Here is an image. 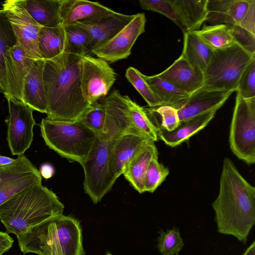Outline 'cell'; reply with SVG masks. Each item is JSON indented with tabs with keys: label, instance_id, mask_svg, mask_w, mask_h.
Instances as JSON below:
<instances>
[{
	"label": "cell",
	"instance_id": "1",
	"mask_svg": "<svg viewBox=\"0 0 255 255\" xmlns=\"http://www.w3.org/2000/svg\"><path fill=\"white\" fill-rule=\"evenodd\" d=\"M212 206L218 232L245 244L255 223V187L229 158L223 160L219 192Z\"/></svg>",
	"mask_w": 255,
	"mask_h": 255
},
{
	"label": "cell",
	"instance_id": "2",
	"mask_svg": "<svg viewBox=\"0 0 255 255\" xmlns=\"http://www.w3.org/2000/svg\"><path fill=\"white\" fill-rule=\"evenodd\" d=\"M82 57L64 52L45 60L43 80L47 104L46 119L78 121L90 107L81 88Z\"/></svg>",
	"mask_w": 255,
	"mask_h": 255
},
{
	"label": "cell",
	"instance_id": "3",
	"mask_svg": "<svg viewBox=\"0 0 255 255\" xmlns=\"http://www.w3.org/2000/svg\"><path fill=\"white\" fill-rule=\"evenodd\" d=\"M20 251L38 255H86L80 222L63 214L16 236Z\"/></svg>",
	"mask_w": 255,
	"mask_h": 255
},
{
	"label": "cell",
	"instance_id": "4",
	"mask_svg": "<svg viewBox=\"0 0 255 255\" xmlns=\"http://www.w3.org/2000/svg\"><path fill=\"white\" fill-rule=\"evenodd\" d=\"M64 206L42 184L27 188L0 206V221L7 234L16 236L46 220L63 214Z\"/></svg>",
	"mask_w": 255,
	"mask_h": 255
},
{
	"label": "cell",
	"instance_id": "5",
	"mask_svg": "<svg viewBox=\"0 0 255 255\" xmlns=\"http://www.w3.org/2000/svg\"><path fill=\"white\" fill-rule=\"evenodd\" d=\"M41 135L45 144L60 156L81 164L88 156L97 134L79 121L42 119Z\"/></svg>",
	"mask_w": 255,
	"mask_h": 255
},
{
	"label": "cell",
	"instance_id": "6",
	"mask_svg": "<svg viewBox=\"0 0 255 255\" xmlns=\"http://www.w3.org/2000/svg\"><path fill=\"white\" fill-rule=\"evenodd\" d=\"M255 58L236 43L213 50L212 56L203 72V89L236 92L240 77L248 65Z\"/></svg>",
	"mask_w": 255,
	"mask_h": 255
},
{
	"label": "cell",
	"instance_id": "7",
	"mask_svg": "<svg viewBox=\"0 0 255 255\" xmlns=\"http://www.w3.org/2000/svg\"><path fill=\"white\" fill-rule=\"evenodd\" d=\"M115 138L107 133L97 135L88 156L81 164L84 172L85 192L95 204L111 190L117 180L111 164Z\"/></svg>",
	"mask_w": 255,
	"mask_h": 255
},
{
	"label": "cell",
	"instance_id": "8",
	"mask_svg": "<svg viewBox=\"0 0 255 255\" xmlns=\"http://www.w3.org/2000/svg\"><path fill=\"white\" fill-rule=\"evenodd\" d=\"M233 153L249 165L255 162V97L244 99L238 93L230 128Z\"/></svg>",
	"mask_w": 255,
	"mask_h": 255
},
{
	"label": "cell",
	"instance_id": "9",
	"mask_svg": "<svg viewBox=\"0 0 255 255\" xmlns=\"http://www.w3.org/2000/svg\"><path fill=\"white\" fill-rule=\"evenodd\" d=\"M116 79L117 74L108 62L92 56H82L81 88L84 98L90 105L103 100Z\"/></svg>",
	"mask_w": 255,
	"mask_h": 255
},
{
	"label": "cell",
	"instance_id": "10",
	"mask_svg": "<svg viewBox=\"0 0 255 255\" xmlns=\"http://www.w3.org/2000/svg\"><path fill=\"white\" fill-rule=\"evenodd\" d=\"M8 115L5 120L7 125L8 145L14 155H23L33 141V128L35 121L33 110L22 101L6 99Z\"/></svg>",
	"mask_w": 255,
	"mask_h": 255
},
{
	"label": "cell",
	"instance_id": "11",
	"mask_svg": "<svg viewBox=\"0 0 255 255\" xmlns=\"http://www.w3.org/2000/svg\"><path fill=\"white\" fill-rule=\"evenodd\" d=\"M1 6L17 42L29 57L34 60L43 59L38 48V34L42 26L30 15L22 0H7Z\"/></svg>",
	"mask_w": 255,
	"mask_h": 255
},
{
	"label": "cell",
	"instance_id": "12",
	"mask_svg": "<svg viewBox=\"0 0 255 255\" xmlns=\"http://www.w3.org/2000/svg\"><path fill=\"white\" fill-rule=\"evenodd\" d=\"M42 184L39 171L24 154L0 167V206L21 191Z\"/></svg>",
	"mask_w": 255,
	"mask_h": 255
},
{
	"label": "cell",
	"instance_id": "13",
	"mask_svg": "<svg viewBox=\"0 0 255 255\" xmlns=\"http://www.w3.org/2000/svg\"><path fill=\"white\" fill-rule=\"evenodd\" d=\"M146 22L144 13L134 15L133 19L111 39L92 52L110 63L127 58L138 37L145 31Z\"/></svg>",
	"mask_w": 255,
	"mask_h": 255
},
{
	"label": "cell",
	"instance_id": "14",
	"mask_svg": "<svg viewBox=\"0 0 255 255\" xmlns=\"http://www.w3.org/2000/svg\"><path fill=\"white\" fill-rule=\"evenodd\" d=\"M36 60L29 57L17 42L4 55L8 96L7 98L23 102L25 79Z\"/></svg>",
	"mask_w": 255,
	"mask_h": 255
},
{
	"label": "cell",
	"instance_id": "15",
	"mask_svg": "<svg viewBox=\"0 0 255 255\" xmlns=\"http://www.w3.org/2000/svg\"><path fill=\"white\" fill-rule=\"evenodd\" d=\"M117 12L99 2L86 0H62L59 16L63 26L75 23H95Z\"/></svg>",
	"mask_w": 255,
	"mask_h": 255
},
{
	"label": "cell",
	"instance_id": "16",
	"mask_svg": "<svg viewBox=\"0 0 255 255\" xmlns=\"http://www.w3.org/2000/svg\"><path fill=\"white\" fill-rule=\"evenodd\" d=\"M234 91L206 90L202 88L190 95L178 110L180 122L213 109H219Z\"/></svg>",
	"mask_w": 255,
	"mask_h": 255
},
{
	"label": "cell",
	"instance_id": "17",
	"mask_svg": "<svg viewBox=\"0 0 255 255\" xmlns=\"http://www.w3.org/2000/svg\"><path fill=\"white\" fill-rule=\"evenodd\" d=\"M103 101L106 113V133L116 138L126 132H137L132 126L125 95L115 90Z\"/></svg>",
	"mask_w": 255,
	"mask_h": 255
},
{
	"label": "cell",
	"instance_id": "18",
	"mask_svg": "<svg viewBox=\"0 0 255 255\" xmlns=\"http://www.w3.org/2000/svg\"><path fill=\"white\" fill-rule=\"evenodd\" d=\"M158 77L191 94L203 86V72L195 69L181 56Z\"/></svg>",
	"mask_w": 255,
	"mask_h": 255
},
{
	"label": "cell",
	"instance_id": "19",
	"mask_svg": "<svg viewBox=\"0 0 255 255\" xmlns=\"http://www.w3.org/2000/svg\"><path fill=\"white\" fill-rule=\"evenodd\" d=\"M149 140L136 131L126 132L115 138L111 153V164L117 179L123 174L127 163Z\"/></svg>",
	"mask_w": 255,
	"mask_h": 255
},
{
	"label": "cell",
	"instance_id": "20",
	"mask_svg": "<svg viewBox=\"0 0 255 255\" xmlns=\"http://www.w3.org/2000/svg\"><path fill=\"white\" fill-rule=\"evenodd\" d=\"M135 14L127 15L117 12L95 23H75L84 29L91 37L90 50L92 52L113 37L134 17ZM93 55V54H92Z\"/></svg>",
	"mask_w": 255,
	"mask_h": 255
},
{
	"label": "cell",
	"instance_id": "21",
	"mask_svg": "<svg viewBox=\"0 0 255 255\" xmlns=\"http://www.w3.org/2000/svg\"><path fill=\"white\" fill-rule=\"evenodd\" d=\"M44 59L36 60L26 76L23 86V102L31 108L46 114L47 104L43 80Z\"/></svg>",
	"mask_w": 255,
	"mask_h": 255
},
{
	"label": "cell",
	"instance_id": "22",
	"mask_svg": "<svg viewBox=\"0 0 255 255\" xmlns=\"http://www.w3.org/2000/svg\"><path fill=\"white\" fill-rule=\"evenodd\" d=\"M217 110L213 109L180 122L179 126L171 131H168L155 126L158 139L163 141L169 146H176L207 126L214 118Z\"/></svg>",
	"mask_w": 255,
	"mask_h": 255
},
{
	"label": "cell",
	"instance_id": "23",
	"mask_svg": "<svg viewBox=\"0 0 255 255\" xmlns=\"http://www.w3.org/2000/svg\"><path fill=\"white\" fill-rule=\"evenodd\" d=\"M155 142L148 140L134 157L127 163L123 175L138 193L144 192L145 172L152 157L158 153Z\"/></svg>",
	"mask_w": 255,
	"mask_h": 255
},
{
	"label": "cell",
	"instance_id": "24",
	"mask_svg": "<svg viewBox=\"0 0 255 255\" xmlns=\"http://www.w3.org/2000/svg\"><path fill=\"white\" fill-rule=\"evenodd\" d=\"M208 0H171L185 32L199 30L206 21Z\"/></svg>",
	"mask_w": 255,
	"mask_h": 255
},
{
	"label": "cell",
	"instance_id": "25",
	"mask_svg": "<svg viewBox=\"0 0 255 255\" xmlns=\"http://www.w3.org/2000/svg\"><path fill=\"white\" fill-rule=\"evenodd\" d=\"M22 2L30 15L41 26L54 27L61 24L59 12L62 0H22Z\"/></svg>",
	"mask_w": 255,
	"mask_h": 255
},
{
	"label": "cell",
	"instance_id": "26",
	"mask_svg": "<svg viewBox=\"0 0 255 255\" xmlns=\"http://www.w3.org/2000/svg\"><path fill=\"white\" fill-rule=\"evenodd\" d=\"M213 49L205 44L194 31L184 33L181 55L195 69L203 72L212 56Z\"/></svg>",
	"mask_w": 255,
	"mask_h": 255
},
{
	"label": "cell",
	"instance_id": "27",
	"mask_svg": "<svg viewBox=\"0 0 255 255\" xmlns=\"http://www.w3.org/2000/svg\"><path fill=\"white\" fill-rule=\"evenodd\" d=\"M66 41L65 27L62 25L42 27L38 37V48L41 58L47 60L62 54L65 51Z\"/></svg>",
	"mask_w": 255,
	"mask_h": 255
},
{
	"label": "cell",
	"instance_id": "28",
	"mask_svg": "<svg viewBox=\"0 0 255 255\" xmlns=\"http://www.w3.org/2000/svg\"><path fill=\"white\" fill-rule=\"evenodd\" d=\"M142 76L160 101L161 106H171L178 110L190 96L157 75L146 76L142 74Z\"/></svg>",
	"mask_w": 255,
	"mask_h": 255
},
{
	"label": "cell",
	"instance_id": "29",
	"mask_svg": "<svg viewBox=\"0 0 255 255\" xmlns=\"http://www.w3.org/2000/svg\"><path fill=\"white\" fill-rule=\"evenodd\" d=\"M17 43L11 25L4 11L0 9V93L5 98L8 96L6 81L4 55L9 48Z\"/></svg>",
	"mask_w": 255,
	"mask_h": 255
},
{
	"label": "cell",
	"instance_id": "30",
	"mask_svg": "<svg viewBox=\"0 0 255 255\" xmlns=\"http://www.w3.org/2000/svg\"><path fill=\"white\" fill-rule=\"evenodd\" d=\"M193 31L213 50L223 49L235 43L229 24L205 25L202 29Z\"/></svg>",
	"mask_w": 255,
	"mask_h": 255
},
{
	"label": "cell",
	"instance_id": "31",
	"mask_svg": "<svg viewBox=\"0 0 255 255\" xmlns=\"http://www.w3.org/2000/svg\"><path fill=\"white\" fill-rule=\"evenodd\" d=\"M133 128L138 132L153 141L158 140L157 130L148 118L145 109L128 96L125 95Z\"/></svg>",
	"mask_w": 255,
	"mask_h": 255
},
{
	"label": "cell",
	"instance_id": "32",
	"mask_svg": "<svg viewBox=\"0 0 255 255\" xmlns=\"http://www.w3.org/2000/svg\"><path fill=\"white\" fill-rule=\"evenodd\" d=\"M64 27L66 37L64 52L82 56H92L91 37L86 30L76 24Z\"/></svg>",
	"mask_w": 255,
	"mask_h": 255
},
{
	"label": "cell",
	"instance_id": "33",
	"mask_svg": "<svg viewBox=\"0 0 255 255\" xmlns=\"http://www.w3.org/2000/svg\"><path fill=\"white\" fill-rule=\"evenodd\" d=\"M157 239V248L162 255H178L184 247L183 240L177 227L160 230Z\"/></svg>",
	"mask_w": 255,
	"mask_h": 255
},
{
	"label": "cell",
	"instance_id": "34",
	"mask_svg": "<svg viewBox=\"0 0 255 255\" xmlns=\"http://www.w3.org/2000/svg\"><path fill=\"white\" fill-rule=\"evenodd\" d=\"M96 133H106V113L103 101L91 105L78 120Z\"/></svg>",
	"mask_w": 255,
	"mask_h": 255
},
{
	"label": "cell",
	"instance_id": "35",
	"mask_svg": "<svg viewBox=\"0 0 255 255\" xmlns=\"http://www.w3.org/2000/svg\"><path fill=\"white\" fill-rule=\"evenodd\" d=\"M151 108L161 118V122L159 123L150 108H144L148 118L154 126H158L168 131L174 130L179 126L180 121L177 109L168 106H161Z\"/></svg>",
	"mask_w": 255,
	"mask_h": 255
},
{
	"label": "cell",
	"instance_id": "36",
	"mask_svg": "<svg viewBox=\"0 0 255 255\" xmlns=\"http://www.w3.org/2000/svg\"><path fill=\"white\" fill-rule=\"evenodd\" d=\"M125 76L142 97L150 108L161 106V104L142 76V73L136 68L129 67L126 71Z\"/></svg>",
	"mask_w": 255,
	"mask_h": 255
},
{
	"label": "cell",
	"instance_id": "37",
	"mask_svg": "<svg viewBox=\"0 0 255 255\" xmlns=\"http://www.w3.org/2000/svg\"><path fill=\"white\" fill-rule=\"evenodd\" d=\"M158 153L150 160L145 172L144 180L145 192H154L165 180L169 173V170L158 160Z\"/></svg>",
	"mask_w": 255,
	"mask_h": 255
},
{
	"label": "cell",
	"instance_id": "38",
	"mask_svg": "<svg viewBox=\"0 0 255 255\" xmlns=\"http://www.w3.org/2000/svg\"><path fill=\"white\" fill-rule=\"evenodd\" d=\"M141 8L160 13L169 18L185 32L184 27L176 12L171 0H139Z\"/></svg>",
	"mask_w": 255,
	"mask_h": 255
},
{
	"label": "cell",
	"instance_id": "39",
	"mask_svg": "<svg viewBox=\"0 0 255 255\" xmlns=\"http://www.w3.org/2000/svg\"><path fill=\"white\" fill-rule=\"evenodd\" d=\"M231 1L232 0H208L206 21L210 25L227 24Z\"/></svg>",
	"mask_w": 255,
	"mask_h": 255
},
{
	"label": "cell",
	"instance_id": "40",
	"mask_svg": "<svg viewBox=\"0 0 255 255\" xmlns=\"http://www.w3.org/2000/svg\"><path fill=\"white\" fill-rule=\"evenodd\" d=\"M236 92L244 99L255 97V58L252 60L243 72Z\"/></svg>",
	"mask_w": 255,
	"mask_h": 255
},
{
	"label": "cell",
	"instance_id": "41",
	"mask_svg": "<svg viewBox=\"0 0 255 255\" xmlns=\"http://www.w3.org/2000/svg\"><path fill=\"white\" fill-rule=\"evenodd\" d=\"M235 43L252 56H255V35L238 25H230Z\"/></svg>",
	"mask_w": 255,
	"mask_h": 255
},
{
	"label": "cell",
	"instance_id": "42",
	"mask_svg": "<svg viewBox=\"0 0 255 255\" xmlns=\"http://www.w3.org/2000/svg\"><path fill=\"white\" fill-rule=\"evenodd\" d=\"M251 0H232L228 14L227 24L239 25L248 9Z\"/></svg>",
	"mask_w": 255,
	"mask_h": 255
},
{
	"label": "cell",
	"instance_id": "43",
	"mask_svg": "<svg viewBox=\"0 0 255 255\" xmlns=\"http://www.w3.org/2000/svg\"><path fill=\"white\" fill-rule=\"evenodd\" d=\"M255 35V0H251L248 9L239 25Z\"/></svg>",
	"mask_w": 255,
	"mask_h": 255
},
{
	"label": "cell",
	"instance_id": "44",
	"mask_svg": "<svg viewBox=\"0 0 255 255\" xmlns=\"http://www.w3.org/2000/svg\"><path fill=\"white\" fill-rule=\"evenodd\" d=\"M13 239L6 232L0 231V255H3L12 247Z\"/></svg>",
	"mask_w": 255,
	"mask_h": 255
},
{
	"label": "cell",
	"instance_id": "45",
	"mask_svg": "<svg viewBox=\"0 0 255 255\" xmlns=\"http://www.w3.org/2000/svg\"><path fill=\"white\" fill-rule=\"evenodd\" d=\"M39 171L41 177L46 179L51 178L55 172L53 166L48 163L41 165Z\"/></svg>",
	"mask_w": 255,
	"mask_h": 255
},
{
	"label": "cell",
	"instance_id": "46",
	"mask_svg": "<svg viewBox=\"0 0 255 255\" xmlns=\"http://www.w3.org/2000/svg\"><path fill=\"white\" fill-rule=\"evenodd\" d=\"M15 159L0 155V167L8 165L14 162Z\"/></svg>",
	"mask_w": 255,
	"mask_h": 255
},
{
	"label": "cell",
	"instance_id": "47",
	"mask_svg": "<svg viewBox=\"0 0 255 255\" xmlns=\"http://www.w3.org/2000/svg\"><path fill=\"white\" fill-rule=\"evenodd\" d=\"M242 255H255V242L250 245Z\"/></svg>",
	"mask_w": 255,
	"mask_h": 255
},
{
	"label": "cell",
	"instance_id": "48",
	"mask_svg": "<svg viewBox=\"0 0 255 255\" xmlns=\"http://www.w3.org/2000/svg\"><path fill=\"white\" fill-rule=\"evenodd\" d=\"M106 255H112L110 253H107Z\"/></svg>",
	"mask_w": 255,
	"mask_h": 255
}]
</instances>
